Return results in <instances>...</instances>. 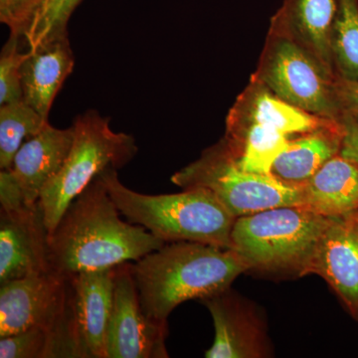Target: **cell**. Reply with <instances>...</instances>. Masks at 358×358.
I'll use <instances>...</instances> for the list:
<instances>
[{
  "instance_id": "cell-16",
  "label": "cell",
  "mask_w": 358,
  "mask_h": 358,
  "mask_svg": "<svg viewBox=\"0 0 358 358\" xmlns=\"http://www.w3.org/2000/svg\"><path fill=\"white\" fill-rule=\"evenodd\" d=\"M74 64L68 36L53 40L34 50H26L21 66L23 101L48 120L59 90Z\"/></svg>"
},
{
  "instance_id": "cell-7",
  "label": "cell",
  "mask_w": 358,
  "mask_h": 358,
  "mask_svg": "<svg viewBox=\"0 0 358 358\" xmlns=\"http://www.w3.org/2000/svg\"><path fill=\"white\" fill-rule=\"evenodd\" d=\"M0 286V338L41 327L53 334L59 357H84L75 327L70 275L51 270Z\"/></svg>"
},
{
  "instance_id": "cell-26",
  "label": "cell",
  "mask_w": 358,
  "mask_h": 358,
  "mask_svg": "<svg viewBox=\"0 0 358 358\" xmlns=\"http://www.w3.org/2000/svg\"><path fill=\"white\" fill-rule=\"evenodd\" d=\"M334 91L341 124H358V80L336 77Z\"/></svg>"
},
{
  "instance_id": "cell-22",
  "label": "cell",
  "mask_w": 358,
  "mask_h": 358,
  "mask_svg": "<svg viewBox=\"0 0 358 358\" xmlns=\"http://www.w3.org/2000/svg\"><path fill=\"white\" fill-rule=\"evenodd\" d=\"M331 56L336 77L358 80V0H338Z\"/></svg>"
},
{
  "instance_id": "cell-25",
  "label": "cell",
  "mask_w": 358,
  "mask_h": 358,
  "mask_svg": "<svg viewBox=\"0 0 358 358\" xmlns=\"http://www.w3.org/2000/svg\"><path fill=\"white\" fill-rule=\"evenodd\" d=\"M20 37L10 34L0 56V106L23 101L21 66L26 51L20 50Z\"/></svg>"
},
{
  "instance_id": "cell-12",
  "label": "cell",
  "mask_w": 358,
  "mask_h": 358,
  "mask_svg": "<svg viewBox=\"0 0 358 358\" xmlns=\"http://www.w3.org/2000/svg\"><path fill=\"white\" fill-rule=\"evenodd\" d=\"M115 268L70 275L75 327L85 358H107Z\"/></svg>"
},
{
  "instance_id": "cell-8",
  "label": "cell",
  "mask_w": 358,
  "mask_h": 358,
  "mask_svg": "<svg viewBox=\"0 0 358 358\" xmlns=\"http://www.w3.org/2000/svg\"><path fill=\"white\" fill-rule=\"evenodd\" d=\"M251 77L294 107L341 122L336 74L286 35L268 29L258 67Z\"/></svg>"
},
{
  "instance_id": "cell-20",
  "label": "cell",
  "mask_w": 358,
  "mask_h": 358,
  "mask_svg": "<svg viewBox=\"0 0 358 358\" xmlns=\"http://www.w3.org/2000/svg\"><path fill=\"white\" fill-rule=\"evenodd\" d=\"M223 140L242 169L268 174L272 173L275 159L286 150L289 136L229 110Z\"/></svg>"
},
{
  "instance_id": "cell-6",
  "label": "cell",
  "mask_w": 358,
  "mask_h": 358,
  "mask_svg": "<svg viewBox=\"0 0 358 358\" xmlns=\"http://www.w3.org/2000/svg\"><path fill=\"white\" fill-rule=\"evenodd\" d=\"M182 188L210 190L235 217L282 206H301V185L282 182L272 173L245 171L224 140L171 176Z\"/></svg>"
},
{
  "instance_id": "cell-11",
  "label": "cell",
  "mask_w": 358,
  "mask_h": 358,
  "mask_svg": "<svg viewBox=\"0 0 358 358\" xmlns=\"http://www.w3.org/2000/svg\"><path fill=\"white\" fill-rule=\"evenodd\" d=\"M49 232L39 201L0 212V285L51 271Z\"/></svg>"
},
{
  "instance_id": "cell-2",
  "label": "cell",
  "mask_w": 358,
  "mask_h": 358,
  "mask_svg": "<svg viewBox=\"0 0 358 358\" xmlns=\"http://www.w3.org/2000/svg\"><path fill=\"white\" fill-rule=\"evenodd\" d=\"M131 268L143 312L162 322L180 303L222 293L250 270L233 249L188 241L166 243Z\"/></svg>"
},
{
  "instance_id": "cell-15",
  "label": "cell",
  "mask_w": 358,
  "mask_h": 358,
  "mask_svg": "<svg viewBox=\"0 0 358 358\" xmlns=\"http://www.w3.org/2000/svg\"><path fill=\"white\" fill-rule=\"evenodd\" d=\"M227 291L202 300L211 313L215 329L213 345L205 352V357H265L267 352L259 322Z\"/></svg>"
},
{
  "instance_id": "cell-27",
  "label": "cell",
  "mask_w": 358,
  "mask_h": 358,
  "mask_svg": "<svg viewBox=\"0 0 358 358\" xmlns=\"http://www.w3.org/2000/svg\"><path fill=\"white\" fill-rule=\"evenodd\" d=\"M0 203L1 210L7 212L20 210L31 205L26 199L25 193L11 169L0 171Z\"/></svg>"
},
{
  "instance_id": "cell-1",
  "label": "cell",
  "mask_w": 358,
  "mask_h": 358,
  "mask_svg": "<svg viewBox=\"0 0 358 358\" xmlns=\"http://www.w3.org/2000/svg\"><path fill=\"white\" fill-rule=\"evenodd\" d=\"M120 214L99 174L49 234L52 270L66 275L106 270L140 260L166 244Z\"/></svg>"
},
{
  "instance_id": "cell-4",
  "label": "cell",
  "mask_w": 358,
  "mask_h": 358,
  "mask_svg": "<svg viewBox=\"0 0 358 358\" xmlns=\"http://www.w3.org/2000/svg\"><path fill=\"white\" fill-rule=\"evenodd\" d=\"M331 217L301 206L267 209L236 218L232 249L250 268L303 274Z\"/></svg>"
},
{
  "instance_id": "cell-19",
  "label": "cell",
  "mask_w": 358,
  "mask_h": 358,
  "mask_svg": "<svg viewBox=\"0 0 358 358\" xmlns=\"http://www.w3.org/2000/svg\"><path fill=\"white\" fill-rule=\"evenodd\" d=\"M345 134V126L336 122L289 138L272 167L273 176L288 185H303L326 162L341 154Z\"/></svg>"
},
{
  "instance_id": "cell-18",
  "label": "cell",
  "mask_w": 358,
  "mask_h": 358,
  "mask_svg": "<svg viewBox=\"0 0 358 358\" xmlns=\"http://www.w3.org/2000/svg\"><path fill=\"white\" fill-rule=\"evenodd\" d=\"M230 112L261 122L288 136L310 133L338 122L294 107L252 77Z\"/></svg>"
},
{
  "instance_id": "cell-10",
  "label": "cell",
  "mask_w": 358,
  "mask_h": 358,
  "mask_svg": "<svg viewBox=\"0 0 358 358\" xmlns=\"http://www.w3.org/2000/svg\"><path fill=\"white\" fill-rule=\"evenodd\" d=\"M329 282L358 319V211L331 217L303 274Z\"/></svg>"
},
{
  "instance_id": "cell-9",
  "label": "cell",
  "mask_w": 358,
  "mask_h": 358,
  "mask_svg": "<svg viewBox=\"0 0 358 358\" xmlns=\"http://www.w3.org/2000/svg\"><path fill=\"white\" fill-rule=\"evenodd\" d=\"M114 306L107 358H166L167 322L148 317L141 308L131 264L115 268Z\"/></svg>"
},
{
  "instance_id": "cell-14",
  "label": "cell",
  "mask_w": 358,
  "mask_h": 358,
  "mask_svg": "<svg viewBox=\"0 0 358 358\" xmlns=\"http://www.w3.org/2000/svg\"><path fill=\"white\" fill-rule=\"evenodd\" d=\"M338 9V0H284L268 29L293 39L334 73L331 35Z\"/></svg>"
},
{
  "instance_id": "cell-3",
  "label": "cell",
  "mask_w": 358,
  "mask_h": 358,
  "mask_svg": "<svg viewBox=\"0 0 358 358\" xmlns=\"http://www.w3.org/2000/svg\"><path fill=\"white\" fill-rule=\"evenodd\" d=\"M120 213L164 243L188 241L232 249L231 233L236 217L205 188L173 194H143L129 189L117 169L100 174Z\"/></svg>"
},
{
  "instance_id": "cell-13",
  "label": "cell",
  "mask_w": 358,
  "mask_h": 358,
  "mask_svg": "<svg viewBox=\"0 0 358 358\" xmlns=\"http://www.w3.org/2000/svg\"><path fill=\"white\" fill-rule=\"evenodd\" d=\"M74 129H57L47 124L38 134L23 143L10 169L20 183L30 204L38 202L40 194L57 176L72 147Z\"/></svg>"
},
{
  "instance_id": "cell-21",
  "label": "cell",
  "mask_w": 358,
  "mask_h": 358,
  "mask_svg": "<svg viewBox=\"0 0 358 358\" xmlns=\"http://www.w3.org/2000/svg\"><path fill=\"white\" fill-rule=\"evenodd\" d=\"M82 0H28L10 28V34L34 50L53 40L68 36V22Z\"/></svg>"
},
{
  "instance_id": "cell-24",
  "label": "cell",
  "mask_w": 358,
  "mask_h": 358,
  "mask_svg": "<svg viewBox=\"0 0 358 358\" xmlns=\"http://www.w3.org/2000/svg\"><path fill=\"white\" fill-rule=\"evenodd\" d=\"M1 358L57 357L53 336L41 327H32L20 333L1 336Z\"/></svg>"
},
{
  "instance_id": "cell-17",
  "label": "cell",
  "mask_w": 358,
  "mask_h": 358,
  "mask_svg": "<svg viewBox=\"0 0 358 358\" xmlns=\"http://www.w3.org/2000/svg\"><path fill=\"white\" fill-rule=\"evenodd\" d=\"M301 207L326 217L358 211V162L338 155L301 185Z\"/></svg>"
},
{
  "instance_id": "cell-28",
  "label": "cell",
  "mask_w": 358,
  "mask_h": 358,
  "mask_svg": "<svg viewBox=\"0 0 358 358\" xmlns=\"http://www.w3.org/2000/svg\"><path fill=\"white\" fill-rule=\"evenodd\" d=\"M345 128L341 155L358 162V124H343Z\"/></svg>"
},
{
  "instance_id": "cell-23",
  "label": "cell",
  "mask_w": 358,
  "mask_h": 358,
  "mask_svg": "<svg viewBox=\"0 0 358 358\" xmlns=\"http://www.w3.org/2000/svg\"><path fill=\"white\" fill-rule=\"evenodd\" d=\"M48 120L24 101L0 106V169H9L28 138L41 131Z\"/></svg>"
},
{
  "instance_id": "cell-5",
  "label": "cell",
  "mask_w": 358,
  "mask_h": 358,
  "mask_svg": "<svg viewBox=\"0 0 358 358\" xmlns=\"http://www.w3.org/2000/svg\"><path fill=\"white\" fill-rule=\"evenodd\" d=\"M73 129L74 140L64 166L45 186L38 200L49 234L71 202L99 174L121 169L138 152L133 136L115 133L108 119L94 110L79 115Z\"/></svg>"
},
{
  "instance_id": "cell-29",
  "label": "cell",
  "mask_w": 358,
  "mask_h": 358,
  "mask_svg": "<svg viewBox=\"0 0 358 358\" xmlns=\"http://www.w3.org/2000/svg\"><path fill=\"white\" fill-rule=\"evenodd\" d=\"M27 2L28 0H0L1 22L10 28Z\"/></svg>"
}]
</instances>
